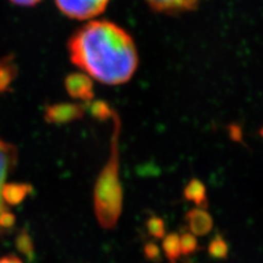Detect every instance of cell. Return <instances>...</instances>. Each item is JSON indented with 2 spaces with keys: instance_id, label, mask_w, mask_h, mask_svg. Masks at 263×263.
Wrapping results in <instances>:
<instances>
[{
  "instance_id": "obj_1",
  "label": "cell",
  "mask_w": 263,
  "mask_h": 263,
  "mask_svg": "<svg viewBox=\"0 0 263 263\" xmlns=\"http://www.w3.org/2000/svg\"><path fill=\"white\" fill-rule=\"evenodd\" d=\"M70 60L90 77L105 85H122L135 73L138 54L134 40L117 24L95 20L69 40Z\"/></svg>"
},
{
  "instance_id": "obj_2",
  "label": "cell",
  "mask_w": 263,
  "mask_h": 263,
  "mask_svg": "<svg viewBox=\"0 0 263 263\" xmlns=\"http://www.w3.org/2000/svg\"><path fill=\"white\" fill-rule=\"evenodd\" d=\"M115 126L112 139L111 157L99 177L95 191V210L97 219L103 228L111 229L117 225L122 212L123 191L119 177L118 137L120 120L114 115Z\"/></svg>"
},
{
  "instance_id": "obj_3",
  "label": "cell",
  "mask_w": 263,
  "mask_h": 263,
  "mask_svg": "<svg viewBox=\"0 0 263 263\" xmlns=\"http://www.w3.org/2000/svg\"><path fill=\"white\" fill-rule=\"evenodd\" d=\"M15 149L0 139V228H10L14 224V216L9 210V190L7 179L15 163Z\"/></svg>"
},
{
  "instance_id": "obj_4",
  "label": "cell",
  "mask_w": 263,
  "mask_h": 263,
  "mask_svg": "<svg viewBox=\"0 0 263 263\" xmlns=\"http://www.w3.org/2000/svg\"><path fill=\"white\" fill-rule=\"evenodd\" d=\"M55 4L68 18L88 20L101 14L109 0H55Z\"/></svg>"
},
{
  "instance_id": "obj_5",
  "label": "cell",
  "mask_w": 263,
  "mask_h": 263,
  "mask_svg": "<svg viewBox=\"0 0 263 263\" xmlns=\"http://www.w3.org/2000/svg\"><path fill=\"white\" fill-rule=\"evenodd\" d=\"M201 0H146L153 10L168 14H177L194 10Z\"/></svg>"
},
{
  "instance_id": "obj_6",
  "label": "cell",
  "mask_w": 263,
  "mask_h": 263,
  "mask_svg": "<svg viewBox=\"0 0 263 263\" xmlns=\"http://www.w3.org/2000/svg\"><path fill=\"white\" fill-rule=\"evenodd\" d=\"M189 229L194 236H204L209 234L213 227V219L205 209L191 210L185 216Z\"/></svg>"
},
{
  "instance_id": "obj_7",
  "label": "cell",
  "mask_w": 263,
  "mask_h": 263,
  "mask_svg": "<svg viewBox=\"0 0 263 263\" xmlns=\"http://www.w3.org/2000/svg\"><path fill=\"white\" fill-rule=\"evenodd\" d=\"M68 92L73 98H79L82 100H89L93 97L92 82L90 78L82 73H73L66 81Z\"/></svg>"
},
{
  "instance_id": "obj_8",
  "label": "cell",
  "mask_w": 263,
  "mask_h": 263,
  "mask_svg": "<svg viewBox=\"0 0 263 263\" xmlns=\"http://www.w3.org/2000/svg\"><path fill=\"white\" fill-rule=\"evenodd\" d=\"M184 199L193 202L197 208H208V195L205 185L200 180L193 179L184 187Z\"/></svg>"
},
{
  "instance_id": "obj_9",
  "label": "cell",
  "mask_w": 263,
  "mask_h": 263,
  "mask_svg": "<svg viewBox=\"0 0 263 263\" xmlns=\"http://www.w3.org/2000/svg\"><path fill=\"white\" fill-rule=\"evenodd\" d=\"M162 249L170 263H177L181 256L179 236L177 234H169L164 236L162 241Z\"/></svg>"
},
{
  "instance_id": "obj_10",
  "label": "cell",
  "mask_w": 263,
  "mask_h": 263,
  "mask_svg": "<svg viewBox=\"0 0 263 263\" xmlns=\"http://www.w3.org/2000/svg\"><path fill=\"white\" fill-rule=\"evenodd\" d=\"M209 253L214 259H225L228 254V246L224 238L221 236H216L210 242Z\"/></svg>"
},
{
  "instance_id": "obj_11",
  "label": "cell",
  "mask_w": 263,
  "mask_h": 263,
  "mask_svg": "<svg viewBox=\"0 0 263 263\" xmlns=\"http://www.w3.org/2000/svg\"><path fill=\"white\" fill-rule=\"evenodd\" d=\"M82 115V110L77 105H63L54 111V118L59 121H69Z\"/></svg>"
},
{
  "instance_id": "obj_12",
  "label": "cell",
  "mask_w": 263,
  "mask_h": 263,
  "mask_svg": "<svg viewBox=\"0 0 263 263\" xmlns=\"http://www.w3.org/2000/svg\"><path fill=\"white\" fill-rule=\"evenodd\" d=\"M147 230L151 236L154 238H157V239H161L166 235V229H164V223L160 217L157 216H152L148 218L147 223Z\"/></svg>"
},
{
  "instance_id": "obj_13",
  "label": "cell",
  "mask_w": 263,
  "mask_h": 263,
  "mask_svg": "<svg viewBox=\"0 0 263 263\" xmlns=\"http://www.w3.org/2000/svg\"><path fill=\"white\" fill-rule=\"evenodd\" d=\"M180 248H181V254L184 256H189L192 254L197 249V240L193 234L191 233H184L180 237Z\"/></svg>"
},
{
  "instance_id": "obj_14",
  "label": "cell",
  "mask_w": 263,
  "mask_h": 263,
  "mask_svg": "<svg viewBox=\"0 0 263 263\" xmlns=\"http://www.w3.org/2000/svg\"><path fill=\"white\" fill-rule=\"evenodd\" d=\"M113 111L110 109V106L104 102H96L92 106V114L95 117L100 120H106L109 118H112Z\"/></svg>"
},
{
  "instance_id": "obj_15",
  "label": "cell",
  "mask_w": 263,
  "mask_h": 263,
  "mask_svg": "<svg viewBox=\"0 0 263 263\" xmlns=\"http://www.w3.org/2000/svg\"><path fill=\"white\" fill-rule=\"evenodd\" d=\"M144 253H145V257L153 262H158L161 260L159 247L154 242H148L145 245Z\"/></svg>"
},
{
  "instance_id": "obj_16",
  "label": "cell",
  "mask_w": 263,
  "mask_h": 263,
  "mask_svg": "<svg viewBox=\"0 0 263 263\" xmlns=\"http://www.w3.org/2000/svg\"><path fill=\"white\" fill-rule=\"evenodd\" d=\"M10 2L14 5L22 6V7H33L42 2V0H10Z\"/></svg>"
},
{
  "instance_id": "obj_17",
  "label": "cell",
  "mask_w": 263,
  "mask_h": 263,
  "mask_svg": "<svg viewBox=\"0 0 263 263\" xmlns=\"http://www.w3.org/2000/svg\"><path fill=\"white\" fill-rule=\"evenodd\" d=\"M0 263H22L21 260L15 257H5L3 259H0Z\"/></svg>"
},
{
  "instance_id": "obj_18",
  "label": "cell",
  "mask_w": 263,
  "mask_h": 263,
  "mask_svg": "<svg viewBox=\"0 0 263 263\" xmlns=\"http://www.w3.org/2000/svg\"><path fill=\"white\" fill-rule=\"evenodd\" d=\"M260 134H261V136H262V138H263V128L261 129V132H260Z\"/></svg>"
}]
</instances>
